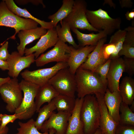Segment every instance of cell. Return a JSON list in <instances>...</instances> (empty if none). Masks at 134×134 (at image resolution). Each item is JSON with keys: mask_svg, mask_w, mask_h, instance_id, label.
Returning <instances> with one entry per match:
<instances>
[{"mask_svg": "<svg viewBox=\"0 0 134 134\" xmlns=\"http://www.w3.org/2000/svg\"><path fill=\"white\" fill-rule=\"evenodd\" d=\"M87 3L85 0H74L71 11L63 20L68 24L71 30L78 29L99 33V31L93 28L87 19Z\"/></svg>", "mask_w": 134, "mask_h": 134, "instance_id": "obj_8", "label": "cell"}, {"mask_svg": "<svg viewBox=\"0 0 134 134\" xmlns=\"http://www.w3.org/2000/svg\"><path fill=\"white\" fill-rule=\"evenodd\" d=\"M10 78L9 77L2 78L0 77V87L3 84L8 81Z\"/></svg>", "mask_w": 134, "mask_h": 134, "instance_id": "obj_44", "label": "cell"}, {"mask_svg": "<svg viewBox=\"0 0 134 134\" xmlns=\"http://www.w3.org/2000/svg\"><path fill=\"white\" fill-rule=\"evenodd\" d=\"M0 122H1V120H0Z\"/></svg>", "mask_w": 134, "mask_h": 134, "instance_id": "obj_50", "label": "cell"}, {"mask_svg": "<svg viewBox=\"0 0 134 134\" xmlns=\"http://www.w3.org/2000/svg\"><path fill=\"white\" fill-rule=\"evenodd\" d=\"M119 89L122 101L130 105L134 99V79L130 77H124L119 85Z\"/></svg>", "mask_w": 134, "mask_h": 134, "instance_id": "obj_23", "label": "cell"}, {"mask_svg": "<svg viewBox=\"0 0 134 134\" xmlns=\"http://www.w3.org/2000/svg\"><path fill=\"white\" fill-rule=\"evenodd\" d=\"M86 15L89 24L99 32L103 31L107 35L120 29L122 22L121 18L120 17L112 18L107 11L101 8L95 10L87 9Z\"/></svg>", "mask_w": 134, "mask_h": 134, "instance_id": "obj_3", "label": "cell"}, {"mask_svg": "<svg viewBox=\"0 0 134 134\" xmlns=\"http://www.w3.org/2000/svg\"><path fill=\"white\" fill-rule=\"evenodd\" d=\"M68 67L67 62L57 63L49 68H41L33 71L26 69L21 73L23 79L41 86L49 81L59 70Z\"/></svg>", "mask_w": 134, "mask_h": 134, "instance_id": "obj_9", "label": "cell"}, {"mask_svg": "<svg viewBox=\"0 0 134 134\" xmlns=\"http://www.w3.org/2000/svg\"><path fill=\"white\" fill-rule=\"evenodd\" d=\"M115 134H134V126L118 124Z\"/></svg>", "mask_w": 134, "mask_h": 134, "instance_id": "obj_36", "label": "cell"}, {"mask_svg": "<svg viewBox=\"0 0 134 134\" xmlns=\"http://www.w3.org/2000/svg\"><path fill=\"white\" fill-rule=\"evenodd\" d=\"M38 24L33 20L23 18L12 13L8 9L4 0L0 2V26L15 29L14 34L10 38L11 39H15L16 35L20 31L37 28Z\"/></svg>", "mask_w": 134, "mask_h": 134, "instance_id": "obj_4", "label": "cell"}, {"mask_svg": "<svg viewBox=\"0 0 134 134\" xmlns=\"http://www.w3.org/2000/svg\"><path fill=\"white\" fill-rule=\"evenodd\" d=\"M56 109L58 112H63L71 113L75 103V98L59 94L53 99Z\"/></svg>", "mask_w": 134, "mask_h": 134, "instance_id": "obj_25", "label": "cell"}, {"mask_svg": "<svg viewBox=\"0 0 134 134\" xmlns=\"http://www.w3.org/2000/svg\"><path fill=\"white\" fill-rule=\"evenodd\" d=\"M21 113H14L13 115H7L5 114H0L1 120L0 127L1 129L5 128L6 125L10 123H13L17 119L20 120Z\"/></svg>", "mask_w": 134, "mask_h": 134, "instance_id": "obj_33", "label": "cell"}, {"mask_svg": "<svg viewBox=\"0 0 134 134\" xmlns=\"http://www.w3.org/2000/svg\"><path fill=\"white\" fill-rule=\"evenodd\" d=\"M60 23L61 26L58 25L55 27L59 39L65 43L68 42L75 48H78L79 46L76 43L72 35L69 25L63 20Z\"/></svg>", "mask_w": 134, "mask_h": 134, "instance_id": "obj_27", "label": "cell"}, {"mask_svg": "<svg viewBox=\"0 0 134 134\" xmlns=\"http://www.w3.org/2000/svg\"><path fill=\"white\" fill-rule=\"evenodd\" d=\"M104 100L109 113L117 124H119V109L122 102L119 91L111 92L107 88L104 94Z\"/></svg>", "mask_w": 134, "mask_h": 134, "instance_id": "obj_20", "label": "cell"}, {"mask_svg": "<svg viewBox=\"0 0 134 134\" xmlns=\"http://www.w3.org/2000/svg\"><path fill=\"white\" fill-rule=\"evenodd\" d=\"M122 55L126 58L134 59V45L123 43L122 48L118 54L119 57Z\"/></svg>", "mask_w": 134, "mask_h": 134, "instance_id": "obj_35", "label": "cell"}, {"mask_svg": "<svg viewBox=\"0 0 134 134\" xmlns=\"http://www.w3.org/2000/svg\"><path fill=\"white\" fill-rule=\"evenodd\" d=\"M124 67V72L130 75L134 74V59L124 57L123 59Z\"/></svg>", "mask_w": 134, "mask_h": 134, "instance_id": "obj_37", "label": "cell"}, {"mask_svg": "<svg viewBox=\"0 0 134 134\" xmlns=\"http://www.w3.org/2000/svg\"><path fill=\"white\" fill-rule=\"evenodd\" d=\"M78 98H84L97 93L104 94L107 86L99 75L91 70L79 67L75 74Z\"/></svg>", "mask_w": 134, "mask_h": 134, "instance_id": "obj_1", "label": "cell"}, {"mask_svg": "<svg viewBox=\"0 0 134 134\" xmlns=\"http://www.w3.org/2000/svg\"><path fill=\"white\" fill-rule=\"evenodd\" d=\"M125 16L126 19L131 21L133 20L134 18V10H132L130 11H128L125 14Z\"/></svg>", "mask_w": 134, "mask_h": 134, "instance_id": "obj_41", "label": "cell"}, {"mask_svg": "<svg viewBox=\"0 0 134 134\" xmlns=\"http://www.w3.org/2000/svg\"><path fill=\"white\" fill-rule=\"evenodd\" d=\"M15 134H19L18 133H17Z\"/></svg>", "mask_w": 134, "mask_h": 134, "instance_id": "obj_49", "label": "cell"}, {"mask_svg": "<svg viewBox=\"0 0 134 134\" xmlns=\"http://www.w3.org/2000/svg\"><path fill=\"white\" fill-rule=\"evenodd\" d=\"M84 98L76 99L74 108L68 120L66 134H84V126L80 117V112Z\"/></svg>", "mask_w": 134, "mask_h": 134, "instance_id": "obj_17", "label": "cell"}, {"mask_svg": "<svg viewBox=\"0 0 134 134\" xmlns=\"http://www.w3.org/2000/svg\"><path fill=\"white\" fill-rule=\"evenodd\" d=\"M71 113L63 112H54L48 119L45 121L40 129L43 133L48 132L50 129L55 130V134H66L68 119Z\"/></svg>", "mask_w": 134, "mask_h": 134, "instance_id": "obj_12", "label": "cell"}, {"mask_svg": "<svg viewBox=\"0 0 134 134\" xmlns=\"http://www.w3.org/2000/svg\"><path fill=\"white\" fill-rule=\"evenodd\" d=\"M35 60L34 53L23 56L18 52H12L6 61L8 65V75L12 78H17L22 70L29 67Z\"/></svg>", "mask_w": 134, "mask_h": 134, "instance_id": "obj_11", "label": "cell"}, {"mask_svg": "<svg viewBox=\"0 0 134 134\" xmlns=\"http://www.w3.org/2000/svg\"><path fill=\"white\" fill-rule=\"evenodd\" d=\"M70 51V46L59 39L53 48L38 57L35 62L37 67L53 62L67 63Z\"/></svg>", "mask_w": 134, "mask_h": 134, "instance_id": "obj_10", "label": "cell"}, {"mask_svg": "<svg viewBox=\"0 0 134 134\" xmlns=\"http://www.w3.org/2000/svg\"><path fill=\"white\" fill-rule=\"evenodd\" d=\"M76 34L79 46L84 47L87 45L96 46L101 39L106 37L107 35L103 31H101L96 34L92 33L85 34L80 32L78 29H71Z\"/></svg>", "mask_w": 134, "mask_h": 134, "instance_id": "obj_24", "label": "cell"}, {"mask_svg": "<svg viewBox=\"0 0 134 134\" xmlns=\"http://www.w3.org/2000/svg\"><path fill=\"white\" fill-rule=\"evenodd\" d=\"M102 134H104L103 133H102Z\"/></svg>", "mask_w": 134, "mask_h": 134, "instance_id": "obj_51", "label": "cell"}, {"mask_svg": "<svg viewBox=\"0 0 134 134\" xmlns=\"http://www.w3.org/2000/svg\"><path fill=\"white\" fill-rule=\"evenodd\" d=\"M106 39V37H105L99 41L95 49L89 54L86 60L79 67L94 72L99 66L105 63L102 58V50Z\"/></svg>", "mask_w": 134, "mask_h": 134, "instance_id": "obj_19", "label": "cell"}, {"mask_svg": "<svg viewBox=\"0 0 134 134\" xmlns=\"http://www.w3.org/2000/svg\"><path fill=\"white\" fill-rule=\"evenodd\" d=\"M22 91L17 78H10L0 86V94L8 111L15 113L20 106L23 97Z\"/></svg>", "mask_w": 134, "mask_h": 134, "instance_id": "obj_7", "label": "cell"}, {"mask_svg": "<svg viewBox=\"0 0 134 134\" xmlns=\"http://www.w3.org/2000/svg\"><path fill=\"white\" fill-rule=\"evenodd\" d=\"M115 49V46L113 43H109L104 44L102 50V55L104 62L109 59L111 55L114 52Z\"/></svg>", "mask_w": 134, "mask_h": 134, "instance_id": "obj_34", "label": "cell"}, {"mask_svg": "<svg viewBox=\"0 0 134 134\" xmlns=\"http://www.w3.org/2000/svg\"><path fill=\"white\" fill-rule=\"evenodd\" d=\"M59 94L48 83L39 86L35 98L36 112L38 113L41 106L45 103L50 102Z\"/></svg>", "mask_w": 134, "mask_h": 134, "instance_id": "obj_21", "label": "cell"}, {"mask_svg": "<svg viewBox=\"0 0 134 134\" xmlns=\"http://www.w3.org/2000/svg\"><path fill=\"white\" fill-rule=\"evenodd\" d=\"M126 32L125 29H120L117 30L111 37L109 43L114 44L115 46L116 49L109 59L111 60L120 57L118 56V54L122 48Z\"/></svg>", "mask_w": 134, "mask_h": 134, "instance_id": "obj_29", "label": "cell"}, {"mask_svg": "<svg viewBox=\"0 0 134 134\" xmlns=\"http://www.w3.org/2000/svg\"><path fill=\"white\" fill-rule=\"evenodd\" d=\"M96 46L87 45L75 48L70 46V56L67 62L71 72L75 74L77 69L85 61Z\"/></svg>", "mask_w": 134, "mask_h": 134, "instance_id": "obj_16", "label": "cell"}, {"mask_svg": "<svg viewBox=\"0 0 134 134\" xmlns=\"http://www.w3.org/2000/svg\"><path fill=\"white\" fill-rule=\"evenodd\" d=\"M56 109L53 99L50 102L39 109L35 123V126L38 131L40 130L44 122L49 119Z\"/></svg>", "mask_w": 134, "mask_h": 134, "instance_id": "obj_28", "label": "cell"}, {"mask_svg": "<svg viewBox=\"0 0 134 134\" xmlns=\"http://www.w3.org/2000/svg\"><path fill=\"white\" fill-rule=\"evenodd\" d=\"M48 132L49 134H55V131L54 129H51L48 130Z\"/></svg>", "mask_w": 134, "mask_h": 134, "instance_id": "obj_47", "label": "cell"}, {"mask_svg": "<svg viewBox=\"0 0 134 134\" xmlns=\"http://www.w3.org/2000/svg\"><path fill=\"white\" fill-rule=\"evenodd\" d=\"M47 30L42 27L28 30H21L18 33L20 43L17 46L18 52L22 56L24 54L25 46L35 40L40 38L47 32Z\"/></svg>", "mask_w": 134, "mask_h": 134, "instance_id": "obj_18", "label": "cell"}, {"mask_svg": "<svg viewBox=\"0 0 134 134\" xmlns=\"http://www.w3.org/2000/svg\"><path fill=\"white\" fill-rule=\"evenodd\" d=\"M15 1L18 4H25L28 2H31L33 4L38 5L39 4L42 5L43 7H45V6L42 0H15Z\"/></svg>", "mask_w": 134, "mask_h": 134, "instance_id": "obj_39", "label": "cell"}, {"mask_svg": "<svg viewBox=\"0 0 134 134\" xmlns=\"http://www.w3.org/2000/svg\"><path fill=\"white\" fill-rule=\"evenodd\" d=\"M108 4L111 7H113L115 9L116 7L115 4L112 0H105L103 4V5L105 4Z\"/></svg>", "mask_w": 134, "mask_h": 134, "instance_id": "obj_43", "label": "cell"}, {"mask_svg": "<svg viewBox=\"0 0 134 134\" xmlns=\"http://www.w3.org/2000/svg\"><path fill=\"white\" fill-rule=\"evenodd\" d=\"M111 60L109 59L103 64L99 66L94 72L98 74L104 83L107 86V76Z\"/></svg>", "mask_w": 134, "mask_h": 134, "instance_id": "obj_32", "label": "cell"}, {"mask_svg": "<svg viewBox=\"0 0 134 134\" xmlns=\"http://www.w3.org/2000/svg\"><path fill=\"white\" fill-rule=\"evenodd\" d=\"M48 83L59 94L75 98L76 84L75 74L71 72L68 67L58 71Z\"/></svg>", "mask_w": 134, "mask_h": 134, "instance_id": "obj_6", "label": "cell"}, {"mask_svg": "<svg viewBox=\"0 0 134 134\" xmlns=\"http://www.w3.org/2000/svg\"><path fill=\"white\" fill-rule=\"evenodd\" d=\"M95 95L97 101L100 117L99 128L104 134H115L118 124L110 115L104 100V94L99 93Z\"/></svg>", "mask_w": 134, "mask_h": 134, "instance_id": "obj_14", "label": "cell"}, {"mask_svg": "<svg viewBox=\"0 0 134 134\" xmlns=\"http://www.w3.org/2000/svg\"><path fill=\"white\" fill-rule=\"evenodd\" d=\"M119 3L122 8H131L133 3L131 0H119Z\"/></svg>", "mask_w": 134, "mask_h": 134, "instance_id": "obj_40", "label": "cell"}, {"mask_svg": "<svg viewBox=\"0 0 134 134\" xmlns=\"http://www.w3.org/2000/svg\"><path fill=\"white\" fill-rule=\"evenodd\" d=\"M59 40L55 28L48 30L47 33L42 36L36 44L29 48H25V56L34 53L35 59L48 48L54 46Z\"/></svg>", "mask_w": 134, "mask_h": 134, "instance_id": "obj_13", "label": "cell"}, {"mask_svg": "<svg viewBox=\"0 0 134 134\" xmlns=\"http://www.w3.org/2000/svg\"><path fill=\"white\" fill-rule=\"evenodd\" d=\"M19 84L23 96L21 104L15 113L21 114L20 120H27L31 118L36 112L35 100L39 86L24 79L22 80Z\"/></svg>", "mask_w": 134, "mask_h": 134, "instance_id": "obj_5", "label": "cell"}, {"mask_svg": "<svg viewBox=\"0 0 134 134\" xmlns=\"http://www.w3.org/2000/svg\"><path fill=\"white\" fill-rule=\"evenodd\" d=\"M93 134H102V132L100 128H98Z\"/></svg>", "mask_w": 134, "mask_h": 134, "instance_id": "obj_46", "label": "cell"}, {"mask_svg": "<svg viewBox=\"0 0 134 134\" xmlns=\"http://www.w3.org/2000/svg\"><path fill=\"white\" fill-rule=\"evenodd\" d=\"M35 123V121L32 118L26 123L18 122L20 127L17 129L18 133L19 134H49L48 132H39L36 128Z\"/></svg>", "mask_w": 134, "mask_h": 134, "instance_id": "obj_31", "label": "cell"}, {"mask_svg": "<svg viewBox=\"0 0 134 134\" xmlns=\"http://www.w3.org/2000/svg\"><path fill=\"white\" fill-rule=\"evenodd\" d=\"M8 9L12 13L21 17L33 20L37 22L41 27L46 29H50L54 27L50 22H46L37 18L32 15L25 8H22L18 6L13 0H5Z\"/></svg>", "mask_w": 134, "mask_h": 134, "instance_id": "obj_22", "label": "cell"}, {"mask_svg": "<svg viewBox=\"0 0 134 134\" xmlns=\"http://www.w3.org/2000/svg\"><path fill=\"white\" fill-rule=\"evenodd\" d=\"M8 130L9 128L7 126L2 129L0 127V134H7Z\"/></svg>", "mask_w": 134, "mask_h": 134, "instance_id": "obj_45", "label": "cell"}, {"mask_svg": "<svg viewBox=\"0 0 134 134\" xmlns=\"http://www.w3.org/2000/svg\"><path fill=\"white\" fill-rule=\"evenodd\" d=\"M131 108H130L132 111L133 112L134 111V101L131 103Z\"/></svg>", "mask_w": 134, "mask_h": 134, "instance_id": "obj_48", "label": "cell"}, {"mask_svg": "<svg viewBox=\"0 0 134 134\" xmlns=\"http://www.w3.org/2000/svg\"><path fill=\"white\" fill-rule=\"evenodd\" d=\"M0 69L3 71L8 70V65L6 61L0 59Z\"/></svg>", "mask_w": 134, "mask_h": 134, "instance_id": "obj_42", "label": "cell"}, {"mask_svg": "<svg viewBox=\"0 0 134 134\" xmlns=\"http://www.w3.org/2000/svg\"><path fill=\"white\" fill-rule=\"evenodd\" d=\"M74 0H63L62 4L55 13L48 17L49 19L55 28L58 23L66 17L70 13L73 5Z\"/></svg>", "mask_w": 134, "mask_h": 134, "instance_id": "obj_26", "label": "cell"}, {"mask_svg": "<svg viewBox=\"0 0 134 134\" xmlns=\"http://www.w3.org/2000/svg\"><path fill=\"white\" fill-rule=\"evenodd\" d=\"M119 112L120 124L134 126V113L129 105L122 102L120 104Z\"/></svg>", "mask_w": 134, "mask_h": 134, "instance_id": "obj_30", "label": "cell"}, {"mask_svg": "<svg viewBox=\"0 0 134 134\" xmlns=\"http://www.w3.org/2000/svg\"><path fill=\"white\" fill-rule=\"evenodd\" d=\"M80 117L84 134H93L99 128L100 113L94 94L88 95L84 98Z\"/></svg>", "mask_w": 134, "mask_h": 134, "instance_id": "obj_2", "label": "cell"}, {"mask_svg": "<svg viewBox=\"0 0 134 134\" xmlns=\"http://www.w3.org/2000/svg\"><path fill=\"white\" fill-rule=\"evenodd\" d=\"M8 42H6L0 47V59L6 61L9 57L10 54L8 50Z\"/></svg>", "mask_w": 134, "mask_h": 134, "instance_id": "obj_38", "label": "cell"}, {"mask_svg": "<svg viewBox=\"0 0 134 134\" xmlns=\"http://www.w3.org/2000/svg\"><path fill=\"white\" fill-rule=\"evenodd\" d=\"M124 72L123 58L119 57L111 60L107 76V88L111 92L119 91L120 80Z\"/></svg>", "mask_w": 134, "mask_h": 134, "instance_id": "obj_15", "label": "cell"}]
</instances>
